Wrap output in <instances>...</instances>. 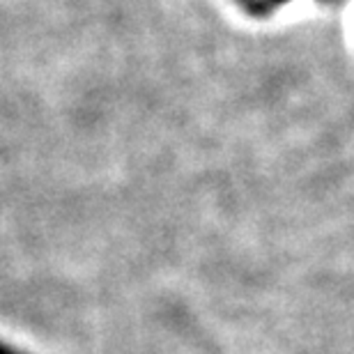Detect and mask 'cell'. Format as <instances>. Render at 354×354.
Returning <instances> with one entry per match:
<instances>
[{"label": "cell", "instance_id": "obj_1", "mask_svg": "<svg viewBox=\"0 0 354 354\" xmlns=\"http://www.w3.org/2000/svg\"><path fill=\"white\" fill-rule=\"evenodd\" d=\"M0 354H28V352H21V350H17V348H12L10 343H3V341H0Z\"/></svg>", "mask_w": 354, "mask_h": 354}, {"label": "cell", "instance_id": "obj_2", "mask_svg": "<svg viewBox=\"0 0 354 354\" xmlns=\"http://www.w3.org/2000/svg\"><path fill=\"white\" fill-rule=\"evenodd\" d=\"M267 3V7H276V5H286V3H290V0H265Z\"/></svg>", "mask_w": 354, "mask_h": 354}]
</instances>
